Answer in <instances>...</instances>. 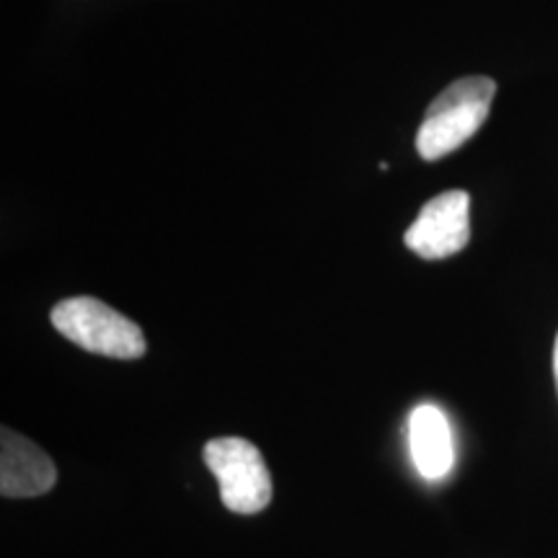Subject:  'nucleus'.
I'll list each match as a JSON object with an SVG mask.
<instances>
[{"mask_svg":"<svg viewBox=\"0 0 558 558\" xmlns=\"http://www.w3.org/2000/svg\"><path fill=\"white\" fill-rule=\"evenodd\" d=\"M554 378H556V388H558V337H556V347H554Z\"/></svg>","mask_w":558,"mask_h":558,"instance_id":"0eeeda50","label":"nucleus"},{"mask_svg":"<svg viewBox=\"0 0 558 558\" xmlns=\"http://www.w3.org/2000/svg\"><path fill=\"white\" fill-rule=\"evenodd\" d=\"M50 320L68 341L101 357L140 360L148 349L143 329L135 320L101 303L99 298L60 300L50 313Z\"/></svg>","mask_w":558,"mask_h":558,"instance_id":"f03ea898","label":"nucleus"},{"mask_svg":"<svg viewBox=\"0 0 558 558\" xmlns=\"http://www.w3.org/2000/svg\"><path fill=\"white\" fill-rule=\"evenodd\" d=\"M497 83L486 75H469L450 83L424 114L416 132V153L424 160H439L465 145L484 128L492 111Z\"/></svg>","mask_w":558,"mask_h":558,"instance_id":"f257e3e1","label":"nucleus"},{"mask_svg":"<svg viewBox=\"0 0 558 558\" xmlns=\"http://www.w3.org/2000/svg\"><path fill=\"white\" fill-rule=\"evenodd\" d=\"M205 465L220 484V499L230 512L256 514L271 501V473L262 450L243 437L209 439L202 450Z\"/></svg>","mask_w":558,"mask_h":558,"instance_id":"7ed1b4c3","label":"nucleus"},{"mask_svg":"<svg viewBox=\"0 0 558 558\" xmlns=\"http://www.w3.org/2000/svg\"><path fill=\"white\" fill-rule=\"evenodd\" d=\"M471 241V194L452 190L437 194L418 209V218L403 235L409 251L427 262L456 256Z\"/></svg>","mask_w":558,"mask_h":558,"instance_id":"20e7f679","label":"nucleus"},{"mask_svg":"<svg viewBox=\"0 0 558 558\" xmlns=\"http://www.w3.org/2000/svg\"><path fill=\"white\" fill-rule=\"evenodd\" d=\"M58 484L52 458L37 442L3 427L0 437V494L5 499L41 497Z\"/></svg>","mask_w":558,"mask_h":558,"instance_id":"39448f33","label":"nucleus"},{"mask_svg":"<svg viewBox=\"0 0 558 558\" xmlns=\"http://www.w3.org/2000/svg\"><path fill=\"white\" fill-rule=\"evenodd\" d=\"M409 448L424 478H442L452 469V435L448 416L437 407H416L409 418Z\"/></svg>","mask_w":558,"mask_h":558,"instance_id":"423d86ee","label":"nucleus"}]
</instances>
